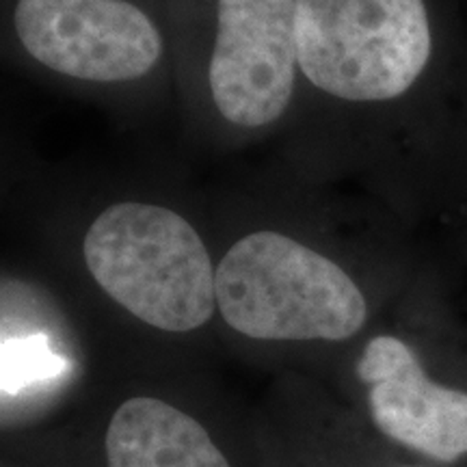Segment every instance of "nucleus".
I'll return each instance as SVG.
<instances>
[{
	"label": "nucleus",
	"mask_w": 467,
	"mask_h": 467,
	"mask_svg": "<svg viewBox=\"0 0 467 467\" xmlns=\"http://www.w3.org/2000/svg\"><path fill=\"white\" fill-rule=\"evenodd\" d=\"M340 225L282 206L244 210L214 232L217 320L262 347H342L372 329L377 295Z\"/></svg>",
	"instance_id": "obj_1"
},
{
	"label": "nucleus",
	"mask_w": 467,
	"mask_h": 467,
	"mask_svg": "<svg viewBox=\"0 0 467 467\" xmlns=\"http://www.w3.org/2000/svg\"><path fill=\"white\" fill-rule=\"evenodd\" d=\"M296 48L301 102L292 132L309 162L336 171L361 128L426 83L437 31L429 0H296Z\"/></svg>",
	"instance_id": "obj_2"
},
{
	"label": "nucleus",
	"mask_w": 467,
	"mask_h": 467,
	"mask_svg": "<svg viewBox=\"0 0 467 467\" xmlns=\"http://www.w3.org/2000/svg\"><path fill=\"white\" fill-rule=\"evenodd\" d=\"M173 89L219 150L292 132L301 102L296 0H165Z\"/></svg>",
	"instance_id": "obj_3"
},
{
	"label": "nucleus",
	"mask_w": 467,
	"mask_h": 467,
	"mask_svg": "<svg viewBox=\"0 0 467 467\" xmlns=\"http://www.w3.org/2000/svg\"><path fill=\"white\" fill-rule=\"evenodd\" d=\"M69 260L104 306L162 337L217 320L214 232L182 202L128 189L87 202L66 227Z\"/></svg>",
	"instance_id": "obj_4"
},
{
	"label": "nucleus",
	"mask_w": 467,
	"mask_h": 467,
	"mask_svg": "<svg viewBox=\"0 0 467 467\" xmlns=\"http://www.w3.org/2000/svg\"><path fill=\"white\" fill-rule=\"evenodd\" d=\"M5 46L31 74L109 104L173 87L165 0H9Z\"/></svg>",
	"instance_id": "obj_5"
},
{
	"label": "nucleus",
	"mask_w": 467,
	"mask_h": 467,
	"mask_svg": "<svg viewBox=\"0 0 467 467\" xmlns=\"http://www.w3.org/2000/svg\"><path fill=\"white\" fill-rule=\"evenodd\" d=\"M435 344L413 329H370L350 377L377 440L424 463L467 467V364Z\"/></svg>",
	"instance_id": "obj_6"
},
{
	"label": "nucleus",
	"mask_w": 467,
	"mask_h": 467,
	"mask_svg": "<svg viewBox=\"0 0 467 467\" xmlns=\"http://www.w3.org/2000/svg\"><path fill=\"white\" fill-rule=\"evenodd\" d=\"M104 467H234L191 409L156 392L117 402L104 429Z\"/></svg>",
	"instance_id": "obj_7"
},
{
	"label": "nucleus",
	"mask_w": 467,
	"mask_h": 467,
	"mask_svg": "<svg viewBox=\"0 0 467 467\" xmlns=\"http://www.w3.org/2000/svg\"><path fill=\"white\" fill-rule=\"evenodd\" d=\"M370 467H437V465L424 463V461H418V459L409 457V454L394 451L392 446H385L381 454L372 461Z\"/></svg>",
	"instance_id": "obj_8"
}]
</instances>
